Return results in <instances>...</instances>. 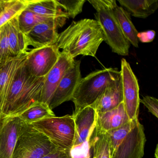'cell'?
<instances>
[{"label": "cell", "mask_w": 158, "mask_h": 158, "mask_svg": "<svg viewBox=\"0 0 158 158\" xmlns=\"http://www.w3.org/2000/svg\"><path fill=\"white\" fill-rule=\"evenodd\" d=\"M104 37L96 20L84 19L73 21L59 34L55 45L59 50L74 59L79 55L96 57Z\"/></svg>", "instance_id": "cell-1"}, {"label": "cell", "mask_w": 158, "mask_h": 158, "mask_svg": "<svg viewBox=\"0 0 158 158\" xmlns=\"http://www.w3.org/2000/svg\"><path fill=\"white\" fill-rule=\"evenodd\" d=\"M25 62L17 71L1 110L2 117L18 116L36 102H40L44 77L32 75Z\"/></svg>", "instance_id": "cell-2"}, {"label": "cell", "mask_w": 158, "mask_h": 158, "mask_svg": "<svg viewBox=\"0 0 158 158\" xmlns=\"http://www.w3.org/2000/svg\"><path fill=\"white\" fill-rule=\"evenodd\" d=\"M96 10V20L101 27L105 41L112 51L121 56H127L130 44L123 35L114 14L115 0H88Z\"/></svg>", "instance_id": "cell-3"}, {"label": "cell", "mask_w": 158, "mask_h": 158, "mask_svg": "<svg viewBox=\"0 0 158 158\" xmlns=\"http://www.w3.org/2000/svg\"><path fill=\"white\" fill-rule=\"evenodd\" d=\"M121 76L117 68L97 70L82 78L72 98L75 114L95 103L109 85Z\"/></svg>", "instance_id": "cell-4"}, {"label": "cell", "mask_w": 158, "mask_h": 158, "mask_svg": "<svg viewBox=\"0 0 158 158\" xmlns=\"http://www.w3.org/2000/svg\"><path fill=\"white\" fill-rule=\"evenodd\" d=\"M31 125L45 135L57 148L71 151L73 147L75 127L73 115L55 116Z\"/></svg>", "instance_id": "cell-5"}, {"label": "cell", "mask_w": 158, "mask_h": 158, "mask_svg": "<svg viewBox=\"0 0 158 158\" xmlns=\"http://www.w3.org/2000/svg\"><path fill=\"white\" fill-rule=\"evenodd\" d=\"M57 148L43 133L25 124L17 138L13 158H42Z\"/></svg>", "instance_id": "cell-6"}, {"label": "cell", "mask_w": 158, "mask_h": 158, "mask_svg": "<svg viewBox=\"0 0 158 158\" xmlns=\"http://www.w3.org/2000/svg\"><path fill=\"white\" fill-rule=\"evenodd\" d=\"M123 90V103L130 121L138 119L139 88L138 81L128 62L121 60L120 71Z\"/></svg>", "instance_id": "cell-7"}, {"label": "cell", "mask_w": 158, "mask_h": 158, "mask_svg": "<svg viewBox=\"0 0 158 158\" xmlns=\"http://www.w3.org/2000/svg\"><path fill=\"white\" fill-rule=\"evenodd\" d=\"M60 52L56 45L32 49L27 53L26 66L32 75L44 77L56 64Z\"/></svg>", "instance_id": "cell-8"}, {"label": "cell", "mask_w": 158, "mask_h": 158, "mask_svg": "<svg viewBox=\"0 0 158 158\" xmlns=\"http://www.w3.org/2000/svg\"><path fill=\"white\" fill-rule=\"evenodd\" d=\"M146 141L144 127L137 119L130 132L112 152L111 158H142Z\"/></svg>", "instance_id": "cell-9"}, {"label": "cell", "mask_w": 158, "mask_h": 158, "mask_svg": "<svg viewBox=\"0 0 158 158\" xmlns=\"http://www.w3.org/2000/svg\"><path fill=\"white\" fill-rule=\"evenodd\" d=\"M81 61L74 60L72 66L67 70L54 91L49 104L51 110L65 102L71 101L82 75L80 70Z\"/></svg>", "instance_id": "cell-10"}, {"label": "cell", "mask_w": 158, "mask_h": 158, "mask_svg": "<svg viewBox=\"0 0 158 158\" xmlns=\"http://www.w3.org/2000/svg\"><path fill=\"white\" fill-rule=\"evenodd\" d=\"M64 25L54 19L38 24L25 35L27 46L39 48L55 45L59 35L57 29Z\"/></svg>", "instance_id": "cell-11"}, {"label": "cell", "mask_w": 158, "mask_h": 158, "mask_svg": "<svg viewBox=\"0 0 158 158\" xmlns=\"http://www.w3.org/2000/svg\"><path fill=\"white\" fill-rule=\"evenodd\" d=\"M25 124L19 116L2 117L0 126V158H13L17 138Z\"/></svg>", "instance_id": "cell-12"}, {"label": "cell", "mask_w": 158, "mask_h": 158, "mask_svg": "<svg viewBox=\"0 0 158 158\" xmlns=\"http://www.w3.org/2000/svg\"><path fill=\"white\" fill-rule=\"evenodd\" d=\"M74 59L61 52L56 64L44 77L40 102L49 106L54 91L67 70L72 66Z\"/></svg>", "instance_id": "cell-13"}, {"label": "cell", "mask_w": 158, "mask_h": 158, "mask_svg": "<svg viewBox=\"0 0 158 158\" xmlns=\"http://www.w3.org/2000/svg\"><path fill=\"white\" fill-rule=\"evenodd\" d=\"M72 115L75 127L74 147L83 144L88 140L96 124L97 114L94 108L89 106Z\"/></svg>", "instance_id": "cell-14"}, {"label": "cell", "mask_w": 158, "mask_h": 158, "mask_svg": "<svg viewBox=\"0 0 158 158\" xmlns=\"http://www.w3.org/2000/svg\"><path fill=\"white\" fill-rule=\"evenodd\" d=\"M27 53L11 57L0 67V110L4 105L17 71L25 61Z\"/></svg>", "instance_id": "cell-15"}, {"label": "cell", "mask_w": 158, "mask_h": 158, "mask_svg": "<svg viewBox=\"0 0 158 158\" xmlns=\"http://www.w3.org/2000/svg\"><path fill=\"white\" fill-rule=\"evenodd\" d=\"M123 102L121 76L111 83L91 107L97 114H101L116 108Z\"/></svg>", "instance_id": "cell-16"}, {"label": "cell", "mask_w": 158, "mask_h": 158, "mask_svg": "<svg viewBox=\"0 0 158 158\" xmlns=\"http://www.w3.org/2000/svg\"><path fill=\"white\" fill-rule=\"evenodd\" d=\"M26 9L44 17L52 18L65 24L69 19L68 15L58 5L56 0H25Z\"/></svg>", "instance_id": "cell-17"}, {"label": "cell", "mask_w": 158, "mask_h": 158, "mask_svg": "<svg viewBox=\"0 0 158 158\" xmlns=\"http://www.w3.org/2000/svg\"><path fill=\"white\" fill-rule=\"evenodd\" d=\"M130 121L122 102L117 107L101 114H97L96 124L105 132L118 128Z\"/></svg>", "instance_id": "cell-18"}, {"label": "cell", "mask_w": 158, "mask_h": 158, "mask_svg": "<svg viewBox=\"0 0 158 158\" xmlns=\"http://www.w3.org/2000/svg\"><path fill=\"white\" fill-rule=\"evenodd\" d=\"M89 158H111L110 139L106 132L95 124L89 139Z\"/></svg>", "instance_id": "cell-19"}, {"label": "cell", "mask_w": 158, "mask_h": 158, "mask_svg": "<svg viewBox=\"0 0 158 158\" xmlns=\"http://www.w3.org/2000/svg\"><path fill=\"white\" fill-rule=\"evenodd\" d=\"M17 16L7 23L8 40L12 57L26 54L29 50L25 35L19 28Z\"/></svg>", "instance_id": "cell-20"}, {"label": "cell", "mask_w": 158, "mask_h": 158, "mask_svg": "<svg viewBox=\"0 0 158 158\" xmlns=\"http://www.w3.org/2000/svg\"><path fill=\"white\" fill-rule=\"evenodd\" d=\"M130 15L145 19L152 15L158 8V0H118Z\"/></svg>", "instance_id": "cell-21"}, {"label": "cell", "mask_w": 158, "mask_h": 158, "mask_svg": "<svg viewBox=\"0 0 158 158\" xmlns=\"http://www.w3.org/2000/svg\"><path fill=\"white\" fill-rule=\"evenodd\" d=\"M115 17L123 35L130 44L138 48L137 35L139 32L132 23L130 15L122 7L116 4L114 9Z\"/></svg>", "instance_id": "cell-22"}, {"label": "cell", "mask_w": 158, "mask_h": 158, "mask_svg": "<svg viewBox=\"0 0 158 158\" xmlns=\"http://www.w3.org/2000/svg\"><path fill=\"white\" fill-rule=\"evenodd\" d=\"M55 116L54 112L48 105L40 101L33 104L17 116H19L27 124H31L35 122Z\"/></svg>", "instance_id": "cell-23"}, {"label": "cell", "mask_w": 158, "mask_h": 158, "mask_svg": "<svg viewBox=\"0 0 158 158\" xmlns=\"http://www.w3.org/2000/svg\"><path fill=\"white\" fill-rule=\"evenodd\" d=\"M2 10L0 14V28L19 15L26 8L25 0H2Z\"/></svg>", "instance_id": "cell-24"}, {"label": "cell", "mask_w": 158, "mask_h": 158, "mask_svg": "<svg viewBox=\"0 0 158 158\" xmlns=\"http://www.w3.org/2000/svg\"><path fill=\"white\" fill-rule=\"evenodd\" d=\"M17 18L19 28L25 35L38 24L52 19L40 16L26 8L17 16Z\"/></svg>", "instance_id": "cell-25"}, {"label": "cell", "mask_w": 158, "mask_h": 158, "mask_svg": "<svg viewBox=\"0 0 158 158\" xmlns=\"http://www.w3.org/2000/svg\"><path fill=\"white\" fill-rule=\"evenodd\" d=\"M137 120V119H136ZM129 121L125 124L106 132L110 139L111 155L114 151L123 141L127 135L130 132L135 123V121Z\"/></svg>", "instance_id": "cell-26"}, {"label": "cell", "mask_w": 158, "mask_h": 158, "mask_svg": "<svg viewBox=\"0 0 158 158\" xmlns=\"http://www.w3.org/2000/svg\"><path fill=\"white\" fill-rule=\"evenodd\" d=\"M58 5L69 16L75 18L83 10L85 0H56Z\"/></svg>", "instance_id": "cell-27"}, {"label": "cell", "mask_w": 158, "mask_h": 158, "mask_svg": "<svg viewBox=\"0 0 158 158\" xmlns=\"http://www.w3.org/2000/svg\"><path fill=\"white\" fill-rule=\"evenodd\" d=\"M12 57L10 51L7 23L0 28V67Z\"/></svg>", "instance_id": "cell-28"}, {"label": "cell", "mask_w": 158, "mask_h": 158, "mask_svg": "<svg viewBox=\"0 0 158 158\" xmlns=\"http://www.w3.org/2000/svg\"><path fill=\"white\" fill-rule=\"evenodd\" d=\"M89 139L83 144L73 147L71 150L72 158H89Z\"/></svg>", "instance_id": "cell-29"}, {"label": "cell", "mask_w": 158, "mask_h": 158, "mask_svg": "<svg viewBox=\"0 0 158 158\" xmlns=\"http://www.w3.org/2000/svg\"><path fill=\"white\" fill-rule=\"evenodd\" d=\"M139 102L144 104L151 113L158 118V100L157 98L151 96H145L142 99H140Z\"/></svg>", "instance_id": "cell-30"}, {"label": "cell", "mask_w": 158, "mask_h": 158, "mask_svg": "<svg viewBox=\"0 0 158 158\" xmlns=\"http://www.w3.org/2000/svg\"><path fill=\"white\" fill-rule=\"evenodd\" d=\"M42 158H72L71 151L57 148Z\"/></svg>", "instance_id": "cell-31"}, {"label": "cell", "mask_w": 158, "mask_h": 158, "mask_svg": "<svg viewBox=\"0 0 158 158\" xmlns=\"http://www.w3.org/2000/svg\"><path fill=\"white\" fill-rule=\"evenodd\" d=\"M156 33L154 30H148L138 33L137 35L138 41L142 43H149L152 42L155 38Z\"/></svg>", "instance_id": "cell-32"}, {"label": "cell", "mask_w": 158, "mask_h": 158, "mask_svg": "<svg viewBox=\"0 0 158 158\" xmlns=\"http://www.w3.org/2000/svg\"><path fill=\"white\" fill-rule=\"evenodd\" d=\"M158 145H157V147L156 148V150H155V156L156 158H158Z\"/></svg>", "instance_id": "cell-33"}, {"label": "cell", "mask_w": 158, "mask_h": 158, "mask_svg": "<svg viewBox=\"0 0 158 158\" xmlns=\"http://www.w3.org/2000/svg\"><path fill=\"white\" fill-rule=\"evenodd\" d=\"M2 0H0V14L2 11Z\"/></svg>", "instance_id": "cell-34"}, {"label": "cell", "mask_w": 158, "mask_h": 158, "mask_svg": "<svg viewBox=\"0 0 158 158\" xmlns=\"http://www.w3.org/2000/svg\"><path fill=\"white\" fill-rule=\"evenodd\" d=\"M2 114L1 111L0 110V126H1V124L2 121Z\"/></svg>", "instance_id": "cell-35"}]
</instances>
